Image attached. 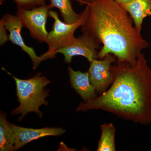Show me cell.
Listing matches in <instances>:
<instances>
[{"label":"cell","instance_id":"11","mask_svg":"<svg viewBox=\"0 0 151 151\" xmlns=\"http://www.w3.org/2000/svg\"><path fill=\"white\" fill-rule=\"evenodd\" d=\"M121 6L132 17L135 28L141 32L144 19L151 15V0H132Z\"/></svg>","mask_w":151,"mask_h":151},{"label":"cell","instance_id":"5","mask_svg":"<svg viewBox=\"0 0 151 151\" xmlns=\"http://www.w3.org/2000/svg\"><path fill=\"white\" fill-rule=\"evenodd\" d=\"M51 9L49 5L39 6L30 9L18 8L16 16L24 27L27 28L32 37L40 42H46L48 32L46 23Z\"/></svg>","mask_w":151,"mask_h":151},{"label":"cell","instance_id":"8","mask_svg":"<svg viewBox=\"0 0 151 151\" xmlns=\"http://www.w3.org/2000/svg\"><path fill=\"white\" fill-rule=\"evenodd\" d=\"M0 22L4 25L6 29L9 32V40L20 47L23 51L29 55L32 60L34 69H35L41 62L45 60L42 55L37 56L34 49L27 46L25 43L21 34L24 26L18 17L10 14H6L3 16Z\"/></svg>","mask_w":151,"mask_h":151},{"label":"cell","instance_id":"17","mask_svg":"<svg viewBox=\"0 0 151 151\" xmlns=\"http://www.w3.org/2000/svg\"><path fill=\"white\" fill-rule=\"evenodd\" d=\"M114 1L118 3L120 5H122L125 4L130 2L132 0H114Z\"/></svg>","mask_w":151,"mask_h":151},{"label":"cell","instance_id":"10","mask_svg":"<svg viewBox=\"0 0 151 151\" xmlns=\"http://www.w3.org/2000/svg\"><path fill=\"white\" fill-rule=\"evenodd\" d=\"M68 75L71 87L75 89L84 102L92 100L97 97L96 91L90 82L88 72L75 71L68 66Z\"/></svg>","mask_w":151,"mask_h":151},{"label":"cell","instance_id":"16","mask_svg":"<svg viewBox=\"0 0 151 151\" xmlns=\"http://www.w3.org/2000/svg\"><path fill=\"white\" fill-rule=\"evenodd\" d=\"M1 26V45H3L7 41L9 40V36L7 35L6 30L4 25L0 22Z\"/></svg>","mask_w":151,"mask_h":151},{"label":"cell","instance_id":"4","mask_svg":"<svg viewBox=\"0 0 151 151\" xmlns=\"http://www.w3.org/2000/svg\"><path fill=\"white\" fill-rule=\"evenodd\" d=\"M87 12V8L81 13L79 20L73 24H67L60 20L58 13L53 11H50L49 17L54 19L52 29L48 33L46 43L48 50L42 55L45 60L55 57V52L59 49L68 45L75 39L74 32L84 23Z\"/></svg>","mask_w":151,"mask_h":151},{"label":"cell","instance_id":"9","mask_svg":"<svg viewBox=\"0 0 151 151\" xmlns=\"http://www.w3.org/2000/svg\"><path fill=\"white\" fill-rule=\"evenodd\" d=\"M10 127L13 131L15 139L14 151L30 142L47 136H60L64 134L65 130L60 128H45L34 129L24 128L10 123Z\"/></svg>","mask_w":151,"mask_h":151},{"label":"cell","instance_id":"3","mask_svg":"<svg viewBox=\"0 0 151 151\" xmlns=\"http://www.w3.org/2000/svg\"><path fill=\"white\" fill-rule=\"evenodd\" d=\"M3 69L12 76L15 81L17 96L20 103L18 107L12 111L11 115L21 114L19 119V121L31 112L42 117V113L39 108L42 105L47 106L48 104L45 98L49 96V91L45 87L50 83V81L40 73L29 79H21L12 75L4 68Z\"/></svg>","mask_w":151,"mask_h":151},{"label":"cell","instance_id":"2","mask_svg":"<svg viewBox=\"0 0 151 151\" xmlns=\"http://www.w3.org/2000/svg\"><path fill=\"white\" fill-rule=\"evenodd\" d=\"M77 1L87 5L86 18L81 26L82 33L103 45L98 52L99 58L111 54L117 62L136 65L141 51L149 43L134 26L127 11L114 0Z\"/></svg>","mask_w":151,"mask_h":151},{"label":"cell","instance_id":"1","mask_svg":"<svg viewBox=\"0 0 151 151\" xmlns=\"http://www.w3.org/2000/svg\"><path fill=\"white\" fill-rule=\"evenodd\" d=\"M114 80L110 89L81 103L77 111L101 110L137 124L151 122V68L142 53L134 66L117 62L111 66Z\"/></svg>","mask_w":151,"mask_h":151},{"label":"cell","instance_id":"13","mask_svg":"<svg viewBox=\"0 0 151 151\" xmlns=\"http://www.w3.org/2000/svg\"><path fill=\"white\" fill-rule=\"evenodd\" d=\"M101 135L98 143L97 151H116V129L113 124H104L101 126Z\"/></svg>","mask_w":151,"mask_h":151},{"label":"cell","instance_id":"12","mask_svg":"<svg viewBox=\"0 0 151 151\" xmlns=\"http://www.w3.org/2000/svg\"><path fill=\"white\" fill-rule=\"evenodd\" d=\"M15 139L13 131L8 122L5 113L0 116V150H14Z\"/></svg>","mask_w":151,"mask_h":151},{"label":"cell","instance_id":"7","mask_svg":"<svg viewBox=\"0 0 151 151\" xmlns=\"http://www.w3.org/2000/svg\"><path fill=\"white\" fill-rule=\"evenodd\" d=\"M100 47V44L92 38L83 33L75 38L68 45L58 50L55 54L60 53L63 55L64 60L67 63H70L72 58L77 55L84 57L90 62L93 60L99 58L97 50Z\"/></svg>","mask_w":151,"mask_h":151},{"label":"cell","instance_id":"18","mask_svg":"<svg viewBox=\"0 0 151 151\" xmlns=\"http://www.w3.org/2000/svg\"><path fill=\"white\" fill-rule=\"evenodd\" d=\"M81 1H83L84 2H90L91 0H81Z\"/></svg>","mask_w":151,"mask_h":151},{"label":"cell","instance_id":"6","mask_svg":"<svg viewBox=\"0 0 151 151\" xmlns=\"http://www.w3.org/2000/svg\"><path fill=\"white\" fill-rule=\"evenodd\" d=\"M117 61L116 57L109 54L102 60L94 59L90 62L88 72L90 82L96 92L102 94L112 84L114 75L111 66L112 63Z\"/></svg>","mask_w":151,"mask_h":151},{"label":"cell","instance_id":"15","mask_svg":"<svg viewBox=\"0 0 151 151\" xmlns=\"http://www.w3.org/2000/svg\"><path fill=\"white\" fill-rule=\"evenodd\" d=\"M5 0H0V4H1ZM16 3L18 8L26 9H30L46 5V0H14Z\"/></svg>","mask_w":151,"mask_h":151},{"label":"cell","instance_id":"14","mask_svg":"<svg viewBox=\"0 0 151 151\" xmlns=\"http://www.w3.org/2000/svg\"><path fill=\"white\" fill-rule=\"evenodd\" d=\"M50 8H56L60 12L63 21L67 24H73L79 20L81 14L76 13L73 9L70 0H50Z\"/></svg>","mask_w":151,"mask_h":151}]
</instances>
